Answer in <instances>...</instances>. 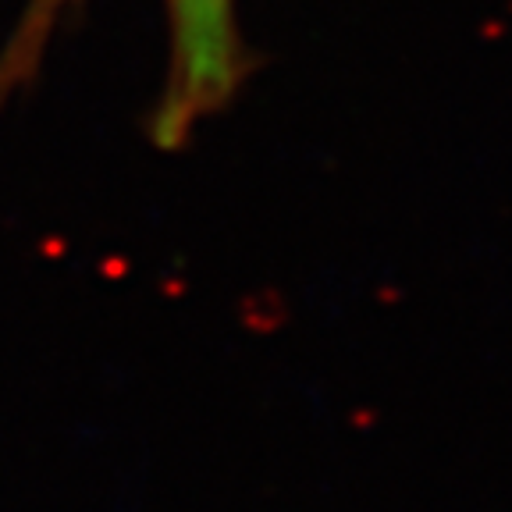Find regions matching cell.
<instances>
[{
	"label": "cell",
	"mask_w": 512,
	"mask_h": 512,
	"mask_svg": "<svg viewBox=\"0 0 512 512\" xmlns=\"http://www.w3.org/2000/svg\"><path fill=\"white\" fill-rule=\"evenodd\" d=\"M171 68L150 121L160 150L189 143L200 121L232 104L249 75V57L235 25V0H168Z\"/></svg>",
	"instance_id": "cell-1"
},
{
	"label": "cell",
	"mask_w": 512,
	"mask_h": 512,
	"mask_svg": "<svg viewBox=\"0 0 512 512\" xmlns=\"http://www.w3.org/2000/svg\"><path fill=\"white\" fill-rule=\"evenodd\" d=\"M79 4V0H32L29 11H25V22L18 25V32L11 36L8 50L0 57V104L8 100V93L15 86H22L32 75L36 61H40L43 47H47L50 29L57 25V18L64 11Z\"/></svg>",
	"instance_id": "cell-2"
}]
</instances>
